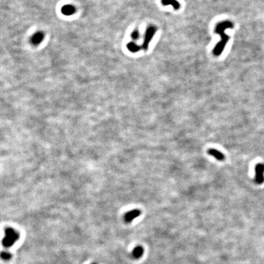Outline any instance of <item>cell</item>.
Returning <instances> with one entry per match:
<instances>
[{
  "label": "cell",
  "instance_id": "cell-1",
  "mask_svg": "<svg viewBox=\"0 0 264 264\" xmlns=\"http://www.w3.org/2000/svg\"><path fill=\"white\" fill-rule=\"evenodd\" d=\"M233 23L229 21H224L218 23L216 25L215 31L221 37V40L217 44L215 47L213 49V55L216 56H219L221 55L222 52L223 51L227 42H228L229 37L226 34L225 31L227 28H232Z\"/></svg>",
  "mask_w": 264,
  "mask_h": 264
},
{
  "label": "cell",
  "instance_id": "cell-2",
  "mask_svg": "<svg viewBox=\"0 0 264 264\" xmlns=\"http://www.w3.org/2000/svg\"><path fill=\"white\" fill-rule=\"evenodd\" d=\"M19 234L11 228H7L5 230V237L2 243L6 248H9L19 239Z\"/></svg>",
  "mask_w": 264,
  "mask_h": 264
},
{
  "label": "cell",
  "instance_id": "cell-3",
  "mask_svg": "<svg viewBox=\"0 0 264 264\" xmlns=\"http://www.w3.org/2000/svg\"><path fill=\"white\" fill-rule=\"evenodd\" d=\"M157 31V28L154 26H150L146 29V33L145 35V38L142 47L144 50H147L148 49V45L152 39L153 38L155 32Z\"/></svg>",
  "mask_w": 264,
  "mask_h": 264
},
{
  "label": "cell",
  "instance_id": "cell-4",
  "mask_svg": "<svg viewBox=\"0 0 264 264\" xmlns=\"http://www.w3.org/2000/svg\"><path fill=\"white\" fill-rule=\"evenodd\" d=\"M255 183L260 185L264 182V165L262 163L257 164L255 167Z\"/></svg>",
  "mask_w": 264,
  "mask_h": 264
},
{
  "label": "cell",
  "instance_id": "cell-5",
  "mask_svg": "<svg viewBox=\"0 0 264 264\" xmlns=\"http://www.w3.org/2000/svg\"><path fill=\"white\" fill-rule=\"evenodd\" d=\"M208 154L210 155L213 156L216 160H218L219 161H223L225 158V157L223 155V154L221 153L219 150L215 149H209L208 150Z\"/></svg>",
  "mask_w": 264,
  "mask_h": 264
},
{
  "label": "cell",
  "instance_id": "cell-6",
  "mask_svg": "<svg viewBox=\"0 0 264 264\" xmlns=\"http://www.w3.org/2000/svg\"><path fill=\"white\" fill-rule=\"evenodd\" d=\"M141 214V212L139 210H134L132 211H130L128 213H127L125 216V220L127 222H129L133 221L134 218H137V217L139 216Z\"/></svg>",
  "mask_w": 264,
  "mask_h": 264
},
{
  "label": "cell",
  "instance_id": "cell-7",
  "mask_svg": "<svg viewBox=\"0 0 264 264\" xmlns=\"http://www.w3.org/2000/svg\"><path fill=\"white\" fill-rule=\"evenodd\" d=\"M161 3L164 6H173L175 10H178L180 8V4L176 0H161Z\"/></svg>",
  "mask_w": 264,
  "mask_h": 264
},
{
  "label": "cell",
  "instance_id": "cell-8",
  "mask_svg": "<svg viewBox=\"0 0 264 264\" xmlns=\"http://www.w3.org/2000/svg\"><path fill=\"white\" fill-rule=\"evenodd\" d=\"M144 253V249L143 248L141 247V246H137V247L134 248L132 252V255L134 258H137V259H138V258L141 257Z\"/></svg>",
  "mask_w": 264,
  "mask_h": 264
},
{
  "label": "cell",
  "instance_id": "cell-9",
  "mask_svg": "<svg viewBox=\"0 0 264 264\" xmlns=\"http://www.w3.org/2000/svg\"><path fill=\"white\" fill-rule=\"evenodd\" d=\"M128 47L129 50H130L132 51H133V52L138 51L140 49L139 46H138L137 45H136L135 44H134V43H130V44H129L128 45Z\"/></svg>",
  "mask_w": 264,
  "mask_h": 264
},
{
  "label": "cell",
  "instance_id": "cell-10",
  "mask_svg": "<svg viewBox=\"0 0 264 264\" xmlns=\"http://www.w3.org/2000/svg\"><path fill=\"white\" fill-rule=\"evenodd\" d=\"M1 257L3 259L8 261V260L10 259L12 256L10 253H7V252H2L1 254Z\"/></svg>",
  "mask_w": 264,
  "mask_h": 264
},
{
  "label": "cell",
  "instance_id": "cell-11",
  "mask_svg": "<svg viewBox=\"0 0 264 264\" xmlns=\"http://www.w3.org/2000/svg\"><path fill=\"white\" fill-rule=\"evenodd\" d=\"M132 37H133L134 40L138 39L139 38V34L138 31H134L133 33V34H132Z\"/></svg>",
  "mask_w": 264,
  "mask_h": 264
},
{
  "label": "cell",
  "instance_id": "cell-12",
  "mask_svg": "<svg viewBox=\"0 0 264 264\" xmlns=\"http://www.w3.org/2000/svg\"><path fill=\"white\" fill-rule=\"evenodd\" d=\"M92 264H96V263H92Z\"/></svg>",
  "mask_w": 264,
  "mask_h": 264
}]
</instances>
